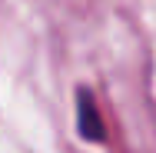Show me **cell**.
Segmentation results:
<instances>
[{
    "instance_id": "6da1fadb",
    "label": "cell",
    "mask_w": 156,
    "mask_h": 153,
    "mask_svg": "<svg viewBox=\"0 0 156 153\" xmlns=\"http://www.w3.org/2000/svg\"><path fill=\"white\" fill-rule=\"evenodd\" d=\"M76 126H80V137H87L90 143L103 140V123H100V113H96V103H93L90 90L76 93Z\"/></svg>"
}]
</instances>
